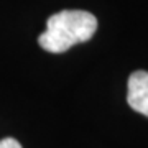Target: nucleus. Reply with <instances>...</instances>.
I'll list each match as a JSON object with an SVG mask.
<instances>
[{"instance_id": "nucleus-2", "label": "nucleus", "mask_w": 148, "mask_h": 148, "mask_svg": "<svg viewBox=\"0 0 148 148\" xmlns=\"http://www.w3.org/2000/svg\"><path fill=\"white\" fill-rule=\"evenodd\" d=\"M127 102L135 112L148 117V71L138 69L130 74Z\"/></svg>"}, {"instance_id": "nucleus-3", "label": "nucleus", "mask_w": 148, "mask_h": 148, "mask_svg": "<svg viewBox=\"0 0 148 148\" xmlns=\"http://www.w3.org/2000/svg\"><path fill=\"white\" fill-rule=\"evenodd\" d=\"M0 148H23V147L15 138H3V140H0Z\"/></svg>"}, {"instance_id": "nucleus-1", "label": "nucleus", "mask_w": 148, "mask_h": 148, "mask_svg": "<svg viewBox=\"0 0 148 148\" xmlns=\"http://www.w3.org/2000/svg\"><path fill=\"white\" fill-rule=\"evenodd\" d=\"M97 30V18L86 10H63L48 18L38 45L49 53H64L79 43L89 41Z\"/></svg>"}]
</instances>
